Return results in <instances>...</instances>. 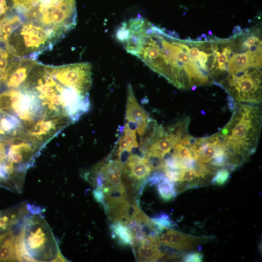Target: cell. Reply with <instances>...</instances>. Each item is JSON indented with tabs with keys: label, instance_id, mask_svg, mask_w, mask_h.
<instances>
[{
	"label": "cell",
	"instance_id": "obj_1",
	"mask_svg": "<svg viewBox=\"0 0 262 262\" xmlns=\"http://www.w3.org/2000/svg\"><path fill=\"white\" fill-rule=\"evenodd\" d=\"M255 105L235 102L230 119L217 133L227 149L231 164L237 167L257 149L262 115L261 108Z\"/></svg>",
	"mask_w": 262,
	"mask_h": 262
},
{
	"label": "cell",
	"instance_id": "obj_2",
	"mask_svg": "<svg viewBox=\"0 0 262 262\" xmlns=\"http://www.w3.org/2000/svg\"><path fill=\"white\" fill-rule=\"evenodd\" d=\"M236 102L259 104L262 100L261 71L259 68L247 69L229 75L219 82Z\"/></svg>",
	"mask_w": 262,
	"mask_h": 262
},
{
	"label": "cell",
	"instance_id": "obj_3",
	"mask_svg": "<svg viewBox=\"0 0 262 262\" xmlns=\"http://www.w3.org/2000/svg\"><path fill=\"white\" fill-rule=\"evenodd\" d=\"M65 0H12L14 8L24 21L39 24L50 18Z\"/></svg>",
	"mask_w": 262,
	"mask_h": 262
},
{
	"label": "cell",
	"instance_id": "obj_4",
	"mask_svg": "<svg viewBox=\"0 0 262 262\" xmlns=\"http://www.w3.org/2000/svg\"><path fill=\"white\" fill-rule=\"evenodd\" d=\"M190 150L193 157L203 164H208L215 157L228 153L217 133L207 137L196 138Z\"/></svg>",
	"mask_w": 262,
	"mask_h": 262
},
{
	"label": "cell",
	"instance_id": "obj_5",
	"mask_svg": "<svg viewBox=\"0 0 262 262\" xmlns=\"http://www.w3.org/2000/svg\"><path fill=\"white\" fill-rule=\"evenodd\" d=\"M125 120V124L135 130L141 136L144 134L151 121L147 112L138 102L130 84L127 87Z\"/></svg>",
	"mask_w": 262,
	"mask_h": 262
},
{
	"label": "cell",
	"instance_id": "obj_6",
	"mask_svg": "<svg viewBox=\"0 0 262 262\" xmlns=\"http://www.w3.org/2000/svg\"><path fill=\"white\" fill-rule=\"evenodd\" d=\"M35 229H25V244L27 249L31 256L37 262L41 261V254L43 260L47 259L44 252L47 250L49 244V234L43 223L37 225ZM26 228V226H25Z\"/></svg>",
	"mask_w": 262,
	"mask_h": 262
},
{
	"label": "cell",
	"instance_id": "obj_7",
	"mask_svg": "<svg viewBox=\"0 0 262 262\" xmlns=\"http://www.w3.org/2000/svg\"><path fill=\"white\" fill-rule=\"evenodd\" d=\"M152 170L151 163L146 156L131 154L124 165L122 176L138 181L146 179Z\"/></svg>",
	"mask_w": 262,
	"mask_h": 262
},
{
	"label": "cell",
	"instance_id": "obj_8",
	"mask_svg": "<svg viewBox=\"0 0 262 262\" xmlns=\"http://www.w3.org/2000/svg\"><path fill=\"white\" fill-rule=\"evenodd\" d=\"M107 186L104 190H108L110 193L117 191L125 195V190L122 182V171L124 164L120 159L103 161L100 162Z\"/></svg>",
	"mask_w": 262,
	"mask_h": 262
},
{
	"label": "cell",
	"instance_id": "obj_9",
	"mask_svg": "<svg viewBox=\"0 0 262 262\" xmlns=\"http://www.w3.org/2000/svg\"><path fill=\"white\" fill-rule=\"evenodd\" d=\"M170 240L168 246L179 250H191L198 245L210 241L211 236H195L170 229Z\"/></svg>",
	"mask_w": 262,
	"mask_h": 262
},
{
	"label": "cell",
	"instance_id": "obj_10",
	"mask_svg": "<svg viewBox=\"0 0 262 262\" xmlns=\"http://www.w3.org/2000/svg\"><path fill=\"white\" fill-rule=\"evenodd\" d=\"M138 244L137 257L139 262H156L165 256L159 249L156 238L148 236Z\"/></svg>",
	"mask_w": 262,
	"mask_h": 262
},
{
	"label": "cell",
	"instance_id": "obj_11",
	"mask_svg": "<svg viewBox=\"0 0 262 262\" xmlns=\"http://www.w3.org/2000/svg\"><path fill=\"white\" fill-rule=\"evenodd\" d=\"M254 55L248 51L243 53H234L228 61V71L230 74L244 71L254 67Z\"/></svg>",
	"mask_w": 262,
	"mask_h": 262
},
{
	"label": "cell",
	"instance_id": "obj_12",
	"mask_svg": "<svg viewBox=\"0 0 262 262\" xmlns=\"http://www.w3.org/2000/svg\"><path fill=\"white\" fill-rule=\"evenodd\" d=\"M25 225L15 237V250L16 260L19 262H36L28 252L25 244Z\"/></svg>",
	"mask_w": 262,
	"mask_h": 262
},
{
	"label": "cell",
	"instance_id": "obj_13",
	"mask_svg": "<svg viewBox=\"0 0 262 262\" xmlns=\"http://www.w3.org/2000/svg\"><path fill=\"white\" fill-rule=\"evenodd\" d=\"M158 193L164 201H169L175 197L177 192L174 182L170 180L163 173H161L157 182Z\"/></svg>",
	"mask_w": 262,
	"mask_h": 262
},
{
	"label": "cell",
	"instance_id": "obj_14",
	"mask_svg": "<svg viewBox=\"0 0 262 262\" xmlns=\"http://www.w3.org/2000/svg\"><path fill=\"white\" fill-rule=\"evenodd\" d=\"M5 239L0 246V261H15V237L9 232Z\"/></svg>",
	"mask_w": 262,
	"mask_h": 262
},
{
	"label": "cell",
	"instance_id": "obj_15",
	"mask_svg": "<svg viewBox=\"0 0 262 262\" xmlns=\"http://www.w3.org/2000/svg\"><path fill=\"white\" fill-rule=\"evenodd\" d=\"M113 231L119 241L125 245L133 244L132 235L128 228L121 222H115L113 227Z\"/></svg>",
	"mask_w": 262,
	"mask_h": 262
},
{
	"label": "cell",
	"instance_id": "obj_16",
	"mask_svg": "<svg viewBox=\"0 0 262 262\" xmlns=\"http://www.w3.org/2000/svg\"><path fill=\"white\" fill-rule=\"evenodd\" d=\"M172 149L171 156L178 161L193 158L190 148L180 142H178Z\"/></svg>",
	"mask_w": 262,
	"mask_h": 262
},
{
	"label": "cell",
	"instance_id": "obj_17",
	"mask_svg": "<svg viewBox=\"0 0 262 262\" xmlns=\"http://www.w3.org/2000/svg\"><path fill=\"white\" fill-rule=\"evenodd\" d=\"M230 171L227 168H223L217 170L212 180V183L215 185H223L229 180Z\"/></svg>",
	"mask_w": 262,
	"mask_h": 262
},
{
	"label": "cell",
	"instance_id": "obj_18",
	"mask_svg": "<svg viewBox=\"0 0 262 262\" xmlns=\"http://www.w3.org/2000/svg\"><path fill=\"white\" fill-rule=\"evenodd\" d=\"M26 213H13L10 216L0 214V229H5L8 227L16 223Z\"/></svg>",
	"mask_w": 262,
	"mask_h": 262
},
{
	"label": "cell",
	"instance_id": "obj_19",
	"mask_svg": "<svg viewBox=\"0 0 262 262\" xmlns=\"http://www.w3.org/2000/svg\"><path fill=\"white\" fill-rule=\"evenodd\" d=\"M151 219L152 222L162 230L170 228L173 226L168 216L165 214H162Z\"/></svg>",
	"mask_w": 262,
	"mask_h": 262
},
{
	"label": "cell",
	"instance_id": "obj_20",
	"mask_svg": "<svg viewBox=\"0 0 262 262\" xmlns=\"http://www.w3.org/2000/svg\"><path fill=\"white\" fill-rule=\"evenodd\" d=\"M203 256L199 252H194L185 255L182 261L185 262H201L203 261Z\"/></svg>",
	"mask_w": 262,
	"mask_h": 262
},
{
	"label": "cell",
	"instance_id": "obj_21",
	"mask_svg": "<svg viewBox=\"0 0 262 262\" xmlns=\"http://www.w3.org/2000/svg\"><path fill=\"white\" fill-rule=\"evenodd\" d=\"M216 63L215 55L214 54H208V59L205 63L206 71L209 72L213 70Z\"/></svg>",
	"mask_w": 262,
	"mask_h": 262
},
{
	"label": "cell",
	"instance_id": "obj_22",
	"mask_svg": "<svg viewBox=\"0 0 262 262\" xmlns=\"http://www.w3.org/2000/svg\"><path fill=\"white\" fill-rule=\"evenodd\" d=\"M200 51L197 47H192L189 49V55L193 59H196L199 54Z\"/></svg>",
	"mask_w": 262,
	"mask_h": 262
},
{
	"label": "cell",
	"instance_id": "obj_23",
	"mask_svg": "<svg viewBox=\"0 0 262 262\" xmlns=\"http://www.w3.org/2000/svg\"><path fill=\"white\" fill-rule=\"evenodd\" d=\"M242 29L241 28V26L240 25H236L233 27V29L232 31V33H233V36L234 38H235L236 37L238 36V35H240L242 32Z\"/></svg>",
	"mask_w": 262,
	"mask_h": 262
},
{
	"label": "cell",
	"instance_id": "obj_24",
	"mask_svg": "<svg viewBox=\"0 0 262 262\" xmlns=\"http://www.w3.org/2000/svg\"><path fill=\"white\" fill-rule=\"evenodd\" d=\"M197 87V86L196 85H194V86H193L192 87H191V90H195L196 89Z\"/></svg>",
	"mask_w": 262,
	"mask_h": 262
},
{
	"label": "cell",
	"instance_id": "obj_25",
	"mask_svg": "<svg viewBox=\"0 0 262 262\" xmlns=\"http://www.w3.org/2000/svg\"><path fill=\"white\" fill-rule=\"evenodd\" d=\"M208 34H209V35H213V33H212V32L211 31H210V30L208 31Z\"/></svg>",
	"mask_w": 262,
	"mask_h": 262
}]
</instances>
